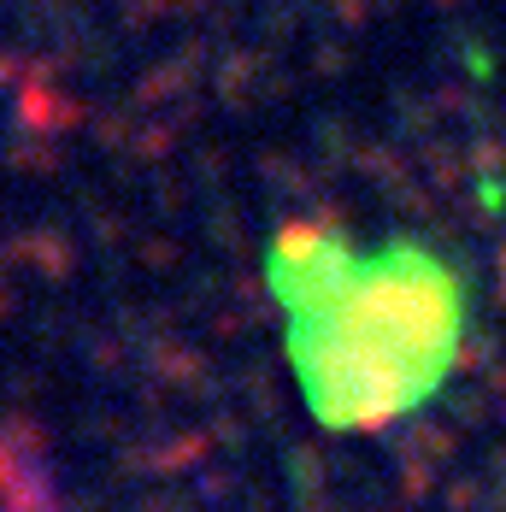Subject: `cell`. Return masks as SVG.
Instances as JSON below:
<instances>
[{"instance_id":"cell-1","label":"cell","mask_w":506,"mask_h":512,"mask_svg":"<svg viewBox=\"0 0 506 512\" xmlns=\"http://www.w3.org/2000/svg\"><path fill=\"white\" fill-rule=\"evenodd\" d=\"M295 312V365L324 424H383L436 395L459 354L465 295L424 248L365 259L342 242L295 236L277 254Z\"/></svg>"}]
</instances>
